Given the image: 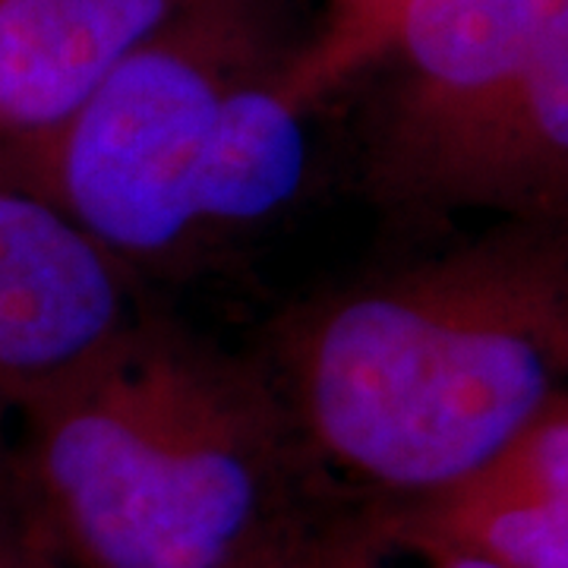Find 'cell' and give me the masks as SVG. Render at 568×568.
<instances>
[{
    "instance_id": "cell-1",
    "label": "cell",
    "mask_w": 568,
    "mask_h": 568,
    "mask_svg": "<svg viewBox=\"0 0 568 568\" xmlns=\"http://www.w3.org/2000/svg\"><path fill=\"white\" fill-rule=\"evenodd\" d=\"M306 448L364 487L424 499L487 467L568 376V219L354 284L284 342Z\"/></svg>"
},
{
    "instance_id": "cell-2",
    "label": "cell",
    "mask_w": 568,
    "mask_h": 568,
    "mask_svg": "<svg viewBox=\"0 0 568 568\" xmlns=\"http://www.w3.org/2000/svg\"><path fill=\"white\" fill-rule=\"evenodd\" d=\"M17 429L10 467L61 568H237L297 544L284 395L159 316L133 313Z\"/></svg>"
},
{
    "instance_id": "cell-3",
    "label": "cell",
    "mask_w": 568,
    "mask_h": 568,
    "mask_svg": "<svg viewBox=\"0 0 568 568\" xmlns=\"http://www.w3.org/2000/svg\"><path fill=\"white\" fill-rule=\"evenodd\" d=\"M313 92L256 0H190L67 121L0 145V186L51 205L126 268L183 256L294 203Z\"/></svg>"
},
{
    "instance_id": "cell-4",
    "label": "cell",
    "mask_w": 568,
    "mask_h": 568,
    "mask_svg": "<svg viewBox=\"0 0 568 568\" xmlns=\"http://www.w3.org/2000/svg\"><path fill=\"white\" fill-rule=\"evenodd\" d=\"M568 26V0H405L386 51L395 82L369 149L383 190L499 102Z\"/></svg>"
},
{
    "instance_id": "cell-5",
    "label": "cell",
    "mask_w": 568,
    "mask_h": 568,
    "mask_svg": "<svg viewBox=\"0 0 568 568\" xmlns=\"http://www.w3.org/2000/svg\"><path fill=\"white\" fill-rule=\"evenodd\" d=\"M126 275L61 212L0 186V467L26 405L133 316Z\"/></svg>"
},
{
    "instance_id": "cell-6",
    "label": "cell",
    "mask_w": 568,
    "mask_h": 568,
    "mask_svg": "<svg viewBox=\"0 0 568 568\" xmlns=\"http://www.w3.org/2000/svg\"><path fill=\"white\" fill-rule=\"evenodd\" d=\"M376 200L405 215L489 205L515 219H568V26L499 102Z\"/></svg>"
},
{
    "instance_id": "cell-7",
    "label": "cell",
    "mask_w": 568,
    "mask_h": 568,
    "mask_svg": "<svg viewBox=\"0 0 568 568\" xmlns=\"http://www.w3.org/2000/svg\"><path fill=\"white\" fill-rule=\"evenodd\" d=\"M190 0H0V145L63 123Z\"/></svg>"
},
{
    "instance_id": "cell-8",
    "label": "cell",
    "mask_w": 568,
    "mask_h": 568,
    "mask_svg": "<svg viewBox=\"0 0 568 568\" xmlns=\"http://www.w3.org/2000/svg\"><path fill=\"white\" fill-rule=\"evenodd\" d=\"M388 515L508 568H568V503L515 487L489 470Z\"/></svg>"
},
{
    "instance_id": "cell-9",
    "label": "cell",
    "mask_w": 568,
    "mask_h": 568,
    "mask_svg": "<svg viewBox=\"0 0 568 568\" xmlns=\"http://www.w3.org/2000/svg\"><path fill=\"white\" fill-rule=\"evenodd\" d=\"M515 487L568 503V395H556L487 467Z\"/></svg>"
},
{
    "instance_id": "cell-10",
    "label": "cell",
    "mask_w": 568,
    "mask_h": 568,
    "mask_svg": "<svg viewBox=\"0 0 568 568\" xmlns=\"http://www.w3.org/2000/svg\"><path fill=\"white\" fill-rule=\"evenodd\" d=\"M0 568H61L22 499L13 467H0Z\"/></svg>"
},
{
    "instance_id": "cell-11",
    "label": "cell",
    "mask_w": 568,
    "mask_h": 568,
    "mask_svg": "<svg viewBox=\"0 0 568 568\" xmlns=\"http://www.w3.org/2000/svg\"><path fill=\"white\" fill-rule=\"evenodd\" d=\"M366 528L373 530L376 537H383V540L392 544L395 549H402L405 556H410V559L417 562V568H508L503 566V562H496L487 552L458 547V544H448V540H439V537H433V534L410 528V525L398 521V518L388 515V511L386 515H376ZM357 534L364 537V530L361 528H357ZM366 544H369V540H366ZM369 549L376 552V559L383 562V568H395L379 549L373 547V544H369Z\"/></svg>"
},
{
    "instance_id": "cell-12",
    "label": "cell",
    "mask_w": 568,
    "mask_h": 568,
    "mask_svg": "<svg viewBox=\"0 0 568 568\" xmlns=\"http://www.w3.org/2000/svg\"><path fill=\"white\" fill-rule=\"evenodd\" d=\"M297 544L282 549H268V552H263V556H256V559H250V562L237 568H294V549H297Z\"/></svg>"
}]
</instances>
